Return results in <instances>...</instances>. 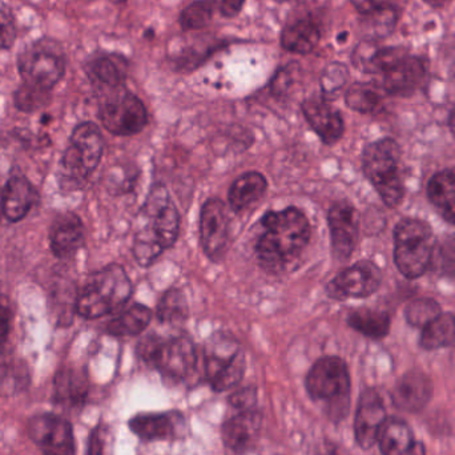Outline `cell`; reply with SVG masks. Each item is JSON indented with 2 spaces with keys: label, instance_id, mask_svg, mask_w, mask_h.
Wrapping results in <instances>:
<instances>
[{
  "label": "cell",
  "instance_id": "13",
  "mask_svg": "<svg viewBox=\"0 0 455 455\" xmlns=\"http://www.w3.org/2000/svg\"><path fill=\"white\" fill-rule=\"evenodd\" d=\"M31 440L44 455H75L71 424L56 414H39L28 424Z\"/></svg>",
  "mask_w": 455,
  "mask_h": 455
},
{
  "label": "cell",
  "instance_id": "49",
  "mask_svg": "<svg viewBox=\"0 0 455 455\" xmlns=\"http://www.w3.org/2000/svg\"><path fill=\"white\" fill-rule=\"evenodd\" d=\"M451 2V0H424V3H427L429 7L435 8V10L446 7Z\"/></svg>",
  "mask_w": 455,
  "mask_h": 455
},
{
  "label": "cell",
  "instance_id": "8",
  "mask_svg": "<svg viewBox=\"0 0 455 455\" xmlns=\"http://www.w3.org/2000/svg\"><path fill=\"white\" fill-rule=\"evenodd\" d=\"M103 151V135L98 125L90 122L77 125L61 159L64 186H82L98 168Z\"/></svg>",
  "mask_w": 455,
  "mask_h": 455
},
{
  "label": "cell",
  "instance_id": "17",
  "mask_svg": "<svg viewBox=\"0 0 455 455\" xmlns=\"http://www.w3.org/2000/svg\"><path fill=\"white\" fill-rule=\"evenodd\" d=\"M427 67L424 59L406 55L384 74L381 87L395 96H411L424 87Z\"/></svg>",
  "mask_w": 455,
  "mask_h": 455
},
{
  "label": "cell",
  "instance_id": "10",
  "mask_svg": "<svg viewBox=\"0 0 455 455\" xmlns=\"http://www.w3.org/2000/svg\"><path fill=\"white\" fill-rule=\"evenodd\" d=\"M305 385L310 397L317 403H328L334 416L347 413L350 376L344 360L339 357L320 358L307 373Z\"/></svg>",
  "mask_w": 455,
  "mask_h": 455
},
{
  "label": "cell",
  "instance_id": "5",
  "mask_svg": "<svg viewBox=\"0 0 455 455\" xmlns=\"http://www.w3.org/2000/svg\"><path fill=\"white\" fill-rule=\"evenodd\" d=\"M435 233L427 221L403 219L395 229V261L408 278L421 277L432 265L435 249Z\"/></svg>",
  "mask_w": 455,
  "mask_h": 455
},
{
  "label": "cell",
  "instance_id": "52",
  "mask_svg": "<svg viewBox=\"0 0 455 455\" xmlns=\"http://www.w3.org/2000/svg\"><path fill=\"white\" fill-rule=\"evenodd\" d=\"M275 2L285 3V2H291V0H275Z\"/></svg>",
  "mask_w": 455,
  "mask_h": 455
},
{
  "label": "cell",
  "instance_id": "24",
  "mask_svg": "<svg viewBox=\"0 0 455 455\" xmlns=\"http://www.w3.org/2000/svg\"><path fill=\"white\" fill-rule=\"evenodd\" d=\"M34 187L23 176H13L8 180L2 196V211L10 221H19L26 218L34 205Z\"/></svg>",
  "mask_w": 455,
  "mask_h": 455
},
{
  "label": "cell",
  "instance_id": "26",
  "mask_svg": "<svg viewBox=\"0 0 455 455\" xmlns=\"http://www.w3.org/2000/svg\"><path fill=\"white\" fill-rule=\"evenodd\" d=\"M267 181L259 172H246L232 184L229 189V204L233 211L240 212L264 197Z\"/></svg>",
  "mask_w": 455,
  "mask_h": 455
},
{
  "label": "cell",
  "instance_id": "4",
  "mask_svg": "<svg viewBox=\"0 0 455 455\" xmlns=\"http://www.w3.org/2000/svg\"><path fill=\"white\" fill-rule=\"evenodd\" d=\"M401 156L397 141L389 138L373 141L363 149V172L390 208L398 207L405 195Z\"/></svg>",
  "mask_w": 455,
  "mask_h": 455
},
{
  "label": "cell",
  "instance_id": "45",
  "mask_svg": "<svg viewBox=\"0 0 455 455\" xmlns=\"http://www.w3.org/2000/svg\"><path fill=\"white\" fill-rule=\"evenodd\" d=\"M108 433L103 427H96L91 435L90 449L88 455H107L108 454Z\"/></svg>",
  "mask_w": 455,
  "mask_h": 455
},
{
  "label": "cell",
  "instance_id": "28",
  "mask_svg": "<svg viewBox=\"0 0 455 455\" xmlns=\"http://www.w3.org/2000/svg\"><path fill=\"white\" fill-rule=\"evenodd\" d=\"M320 36V28L312 19H301L283 29L281 45L289 52L307 55L317 47Z\"/></svg>",
  "mask_w": 455,
  "mask_h": 455
},
{
  "label": "cell",
  "instance_id": "34",
  "mask_svg": "<svg viewBox=\"0 0 455 455\" xmlns=\"http://www.w3.org/2000/svg\"><path fill=\"white\" fill-rule=\"evenodd\" d=\"M455 339V317L451 313H441L429 325L422 329L421 347L437 350L451 347Z\"/></svg>",
  "mask_w": 455,
  "mask_h": 455
},
{
  "label": "cell",
  "instance_id": "47",
  "mask_svg": "<svg viewBox=\"0 0 455 455\" xmlns=\"http://www.w3.org/2000/svg\"><path fill=\"white\" fill-rule=\"evenodd\" d=\"M355 10L365 15V13L371 12V11L379 10L384 5L390 4L389 0H350Z\"/></svg>",
  "mask_w": 455,
  "mask_h": 455
},
{
  "label": "cell",
  "instance_id": "35",
  "mask_svg": "<svg viewBox=\"0 0 455 455\" xmlns=\"http://www.w3.org/2000/svg\"><path fill=\"white\" fill-rule=\"evenodd\" d=\"M157 317L162 323H176L188 317L186 296L178 289L165 291L157 307Z\"/></svg>",
  "mask_w": 455,
  "mask_h": 455
},
{
  "label": "cell",
  "instance_id": "39",
  "mask_svg": "<svg viewBox=\"0 0 455 455\" xmlns=\"http://www.w3.org/2000/svg\"><path fill=\"white\" fill-rule=\"evenodd\" d=\"M213 7L205 0H199L189 4L181 13L180 24L184 29L204 28L212 19Z\"/></svg>",
  "mask_w": 455,
  "mask_h": 455
},
{
  "label": "cell",
  "instance_id": "6",
  "mask_svg": "<svg viewBox=\"0 0 455 455\" xmlns=\"http://www.w3.org/2000/svg\"><path fill=\"white\" fill-rule=\"evenodd\" d=\"M138 350L144 363L171 381H184L196 369V347L187 336L148 337L139 344Z\"/></svg>",
  "mask_w": 455,
  "mask_h": 455
},
{
  "label": "cell",
  "instance_id": "18",
  "mask_svg": "<svg viewBox=\"0 0 455 455\" xmlns=\"http://www.w3.org/2000/svg\"><path fill=\"white\" fill-rule=\"evenodd\" d=\"M302 114L323 143H337L344 135L345 125L341 114L325 99L312 98L302 103Z\"/></svg>",
  "mask_w": 455,
  "mask_h": 455
},
{
  "label": "cell",
  "instance_id": "21",
  "mask_svg": "<svg viewBox=\"0 0 455 455\" xmlns=\"http://www.w3.org/2000/svg\"><path fill=\"white\" fill-rule=\"evenodd\" d=\"M51 249L60 259L74 256L84 243V226L75 213L58 216L51 227Z\"/></svg>",
  "mask_w": 455,
  "mask_h": 455
},
{
  "label": "cell",
  "instance_id": "9",
  "mask_svg": "<svg viewBox=\"0 0 455 455\" xmlns=\"http://www.w3.org/2000/svg\"><path fill=\"white\" fill-rule=\"evenodd\" d=\"M18 68L24 84L51 91L66 72L63 50L55 40H36L19 53Z\"/></svg>",
  "mask_w": 455,
  "mask_h": 455
},
{
  "label": "cell",
  "instance_id": "25",
  "mask_svg": "<svg viewBox=\"0 0 455 455\" xmlns=\"http://www.w3.org/2000/svg\"><path fill=\"white\" fill-rule=\"evenodd\" d=\"M427 197L448 223L455 226V170L433 176L427 184Z\"/></svg>",
  "mask_w": 455,
  "mask_h": 455
},
{
  "label": "cell",
  "instance_id": "22",
  "mask_svg": "<svg viewBox=\"0 0 455 455\" xmlns=\"http://www.w3.org/2000/svg\"><path fill=\"white\" fill-rule=\"evenodd\" d=\"M128 63L120 55H103L93 59L85 67L88 77L92 84L100 90L112 91L120 90L124 84L127 77Z\"/></svg>",
  "mask_w": 455,
  "mask_h": 455
},
{
  "label": "cell",
  "instance_id": "1",
  "mask_svg": "<svg viewBox=\"0 0 455 455\" xmlns=\"http://www.w3.org/2000/svg\"><path fill=\"white\" fill-rule=\"evenodd\" d=\"M261 226L256 254L267 272H280L299 259L312 235L307 216L293 207L265 213Z\"/></svg>",
  "mask_w": 455,
  "mask_h": 455
},
{
  "label": "cell",
  "instance_id": "29",
  "mask_svg": "<svg viewBox=\"0 0 455 455\" xmlns=\"http://www.w3.org/2000/svg\"><path fill=\"white\" fill-rule=\"evenodd\" d=\"M398 19H400V11L392 3L379 8V10L365 13L360 23L363 40L379 42V40L390 36L397 27Z\"/></svg>",
  "mask_w": 455,
  "mask_h": 455
},
{
  "label": "cell",
  "instance_id": "38",
  "mask_svg": "<svg viewBox=\"0 0 455 455\" xmlns=\"http://www.w3.org/2000/svg\"><path fill=\"white\" fill-rule=\"evenodd\" d=\"M50 92L51 91L24 84L23 83L16 91L13 101H15L16 108L20 109V111L35 112L50 103Z\"/></svg>",
  "mask_w": 455,
  "mask_h": 455
},
{
  "label": "cell",
  "instance_id": "43",
  "mask_svg": "<svg viewBox=\"0 0 455 455\" xmlns=\"http://www.w3.org/2000/svg\"><path fill=\"white\" fill-rule=\"evenodd\" d=\"M299 72V66L297 63H291L283 67L278 74L273 77L270 83V90L275 95H283L289 88L293 85L297 74Z\"/></svg>",
  "mask_w": 455,
  "mask_h": 455
},
{
  "label": "cell",
  "instance_id": "50",
  "mask_svg": "<svg viewBox=\"0 0 455 455\" xmlns=\"http://www.w3.org/2000/svg\"><path fill=\"white\" fill-rule=\"evenodd\" d=\"M449 127H451V132L455 135V107L451 111V117H449Z\"/></svg>",
  "mask_w": 455,
  "mask_h": 455
},
{
  "label": "cell",
  "instance_id": "44",
  "mask_svg": "<svg viewBox=\"0 0 455 455\" xmlns=\"http://www.w3.org/2000/svg\"><path fill=\"white\" fill-rule=\"evenodd\" d=\"M256 400V390L251 389V387H245V389L238 390L235 395H230L229 403L238 411H253Z\"/></svg>",
  "mask_w": 455,
  "mask_h": 455
},
{
  "label": "cell",
  "instance_id": "23",
  "mask_svg": "<svg viewBox=\"0 0 455 455\" xmlns=\"http://www.w3.org/2000/svg\"><path fill=\"white\" fill-rule=\"evenodd\" d=\"M384 455H425L422 443L414 440L411 427L401 419H387L379 437Z\"/></svg>",
  "mask_w": 455,
  "mask_h": 455
},
{
  "label": "cell",
  "instance_id": "46",
  "mask_svg": "<svg viewBox=\"0 0 455 455\" xmlns=\"http://www.w3.org/2000/svg\"><path fill=\"white\" fill-rule=\"evenodd\" d=\"M245 0H215L219 12L226 18H235L243 10Z\"/></svg>",
  "mask_w": 455,
  "mask_h": 455
},
{
  "label": "cell",
  "instance_id": "2",
  "mask_svg": "<svg viewBox=\"0 0 455 455\" xmlns=\"http://www.w3.org/2000/svg\"><path fill=\"white\" fill-rule=\"evenodd\" d=\"M140 223L133 240V256L141 267H149L163 251L176 243L180 232V215L163 186L152 189L141 210Z\"/></svg>",
  "mask_w": 455,
  "mask_h": 455
},
{
  "label": "cell",
  "instance_id": "33",
  "mask_svg": "<svg viewBox=\"0 0 455 455\" xmlns=\"http://www.w3.org/2000/svg\"><path fill=\"white\" fill-rule=\"evenodd\" d=\"M87 395V379L76 371H61L55 379V398L64 406H77Z\"/></svg>",
  "mask_w": 455,
  "mask_h": 455
},
{
  "label": "cell",
  "instance_id": "27",
  "mask_svg": "<svg viewBox=\"0 0 455 455\" xmlns=\"http://www.w3.org/2000/svg\"><path fill=\"white\" fill-rule=\"evenodd\" d=\"M130 429L143 440H171L178 432V422L173 414H139L131 419Z\"/></svg>",
  "mask_w": 455,
  "mask_h": 455
},
{
  "label": "cell",
  "instance_id": "32",
  "mask_svg": "<svg viewBox=\"0 0 455 455\" xmlns=\"http://www.w3.org/2000/svg\"><path fill=\"white\" fill-rule=\"evenodd\" d=\"M347 325L369 339H381L389 333L390 317L379 310L357 309L347 315Z\"/></svg>",
  "mask_w": 455,
  "mask_h": 455
},
{
  "label": "cell",
  "instance_id": "51",
  "mask_svg": "<svg viewBox=\"0 0 455 455\" xmlns=\"http://www.w3.org/2000/svg\"><path fill=\"white\" fill-rule=\"evenodd\" d=\"M115 4H122V3L127 2V0H111Z\"/></svg>",
  "mask_w": 455,
  "mask_h": 455
},
{
  "label": "cell",
  "instance_id": "12",
  "mask_svg": "<svg viewBox=\"0 0 455 455\" xmlns=\"http://www.w3.org/2000/svg\"><path fill=\"white\" fill-rule=\"evenodd\" d=\"M382 283L379 267L371 261H360L347 267L326 286L331 299H366L379 291Z\"/></svg>",
  "mask_w": 455,
  "mask_h": 455
},
{
  "label": "cell",
  "instance_id": "42",
  "mask_svg": "<svg viewBox=\"0 0 455 455\" xmlns=\"http://www.w3.org/2000/svg\"><path fill=\"white\" fill-rule=\"evenodd\" d=\"M16 39V24L11 8L0 2V50L12 47Z\"/></svg>",
  "mask_w": 455,
  "mask_h": 455
},
{
  "label": "cell",
  "instance_id": "11",
  "mask_svg": "<svg viewBox=\"0 0 455 455\" xmlns=\"http://www.w3.org/2000/svg\"><path fill=\"white\" fill-rule=\"evenodd\" d=\"M99 116L104 128L117 136L136 135L148 122L143 101L124 88L109 92L101 103Z\"/></svg>",
  "mask_w": 455,
  "mask_h": 455
},
{
  "label": "cell",
  "instance_id": "40",
  "mask_svg": "<svg viewBox=\"0 0 455 455\" xmlns=\"http://www.w3.org/2000/svg\"><path fill=\"white\" fill-rule=\"evenodd\" d=\"M347 79H349V71L345 64L339 61L328 64L321 75V88L323 95L333 96L347 84Z\"/></svg>",
  "mask_w": 455,
  "mask_h": 455
},
{
  "label": "cell",
  "instance_id": "30",
  "mask_svg": "<svg viewBox=\"0 0 455 455\" xmlns=\"http://www.w3.org/2000/svg\"><path fill=\"white\" fill-rule=\"evenodd\" d=\"M384 88L374 83H355L345 93V103L360 114H377L384 107Z\"/></svg>",
  "mask_w": 455,
  "mask_h": 455
},
{
  "label": "cell",
  "instance_id": "15",
  "mask_svg": "<svg viewBox=\"0 0 455 455\" xmlns=\"http://www.w3.org/2000/svg\"><path fill=\"white\" fill-rule=\"evenodd\" d=\"M329 230H331L333 256L345 261L352 256L360 235V218L350 203H336L329 211Z\"/></svg>",
  "mask_w": 455,
  "mask_h": 455
},
{
  "label": "cell",
  "instance_id": "19",
  "mask_svg": "<svg viewBox=\"0 0 455 455\" xmlns=\"http://www.w3.org/2000/svg\"><path fill=\"white\" fill-rule=\"evenodd\" d=\"M432 393V382L427 374L413 371L401 377L393 390L392 400L400 411L416 413L427 405Z\"/></svg>",
  "mask_w": 455,
  "mask_h": 455
},
{
  "label": "cell",
  "instance_id": "3",
  "mask_svg": "<svg viewBox=\"0 0 455 455\" xmlns=\"http://www.w3.org/2000/svg\"><path fill=\"white\" fill-rule=\"evenodd\" d=\"M132 296V283L124 267L112 264L88 277L76 299V310L88 320L122 309Z\"/></svg>",
  "mask_w": 455,
  "mask_h": 455
},
{
  "label": "cell",
  "instance_id": "14",
  "mask_svg": "<svg viewBox=\"0 0 455 455\" xmlns=\"http://www.w3.org/2000/svg\"><path fill=\"white\" fill-rule=\"evenodd\" d=\"M200 235L205 254L213 261L226 256L229 240V219L226 204L219 199L205 203L200 215Z\"/></svg>",
  "mask_w": 455,
  "mask_h": 455
},
{
  "label": "cell",
  "instance_id": "16",
  "mask_svg": "<svg viewBox=\"0 0 455 455\" xmlns=\"http://www.w3.org/2000/svg\"><path fill=\"white\" fill-rule=\"evenodd\" d=\"M387 421V409L381 395L374 389L365 390L358 401L355 419V435L358 445L363 449H371L376 445Z\"/></svg>",
  "mask_w": 455,
  "mask_h": 455
},
{
  "label": "cell",
  "instance_id": "41",
  "mask_svg": "<svg viewBox=\"0 0 455 455\" xmlns=\"http://www.w3.org/2000/svg\"><path fill=\"white\" fill-rule=\"evenodd\" d=\"M379 50V45L377 42L363 40V42L358 43L357 47L353 51V66L361 69V71L366 72V74H373L374 61H376Z\"/></svg>",
  "mask_w": 455,
  "mask_h": 455
},
{
  "label": "cell",
  "instance_id": "48",
  "mask_svg": "<svg viewBox=\"0 0 455 455\" xmlns=\"http://www.w3.org/2000/svg\"><path fill=\"white\" fill-rule=\"evenodd\" d=\"M11 310L7 302L0 301V342L4 341L10 331Z\"/></svg>",
  "mask_w": 455,
  "mask_h": 455
},
{
  "label": "cell",
  "instance_id": "37",
  "mask_svg": "<svg viewBox=\"0 0 455 455\" xmlns=\"http://www.w3.org/2000/svg\"><path fill=\"white\" fill-rule=\"evenodd\" d=\"M430 267L438 275L455 278V233L446 235L440 243H435Z\"/></svg>",
  "mask_w": 455,
  "mask_h": 455
},
{
  "label": "cell",
  "instance_id": "7",
  "mask_svg": "<svg viewBox=\"0 0 455 455\" xmlns=\"http://www.w3.org/2000/svg\"><path fill=\"white\" fill-rule=\"evenodd\" d=\"M245 353L240 342L227 333L210 337L204 349L205 377L216 392L223 393L240 384L245 374Z\"/></svg>",
  "mask_w": 455,
  "mask_h": 455
},
{
  "label": "cell",
  "instance_id": "20",
  "mask_svg": "<svg viewBox=\"0 0 455 455\" xmlns=\"http://www.w3.org/2000/svg\"><path fill=\"white\" fill-rule=\"evenodd\" d=\"M261 427V417L253 411H238L223 427V440L230 451L246 453L253 448Z\"/></svg>",
  "mask_w": 455,
  "mask_h": 455
},
{
  "label": "cell",
  "instance_id": "31",
  "mask_svg": "<svg viewBox=\"0 0 455 455\" xmlns=\"http://www.w3.org/2000/svg\"><path fill=\"white\" fill-rule=\"evenodd\" d=\"M151 320L152 310L144 305L135 304L108 323L107 331L116 337L138 336L148 328Z\"/></svg>",
  "mask_w": 455,
  "mask_h": 455
},
{
  "label": "cell",
  "instance_id": "36",
  "mask_svg": "<svg viewBox=\"0 0 455 455\" xmlns=\"http://www.w3.org/2000/svg\"><path fill=\"white\" fill-rule=\"evenodd\" d=\"M443 313L440 304L433 299H417L405 307V318L414 328L424 329Z\"/></svg>",
  "mask_w": 455,
  "mask_h": 455
}]
</instances>
